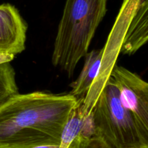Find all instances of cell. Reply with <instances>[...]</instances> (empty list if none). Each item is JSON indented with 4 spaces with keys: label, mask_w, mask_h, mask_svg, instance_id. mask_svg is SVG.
Wrapping results in <instances>:
<instances>
[{
    "label": "cell",
    "mask_w": 148,
    "mask_h": 148,
    "mask_svg": "<svg viewBox=\"0 0 148 148\" xmlns=\"http://www.w3.org/2000/svg\"><path fill=\"white\" fill-rule=\"evenodd\" d=\"M78 99L43 91L17 94L0 107V148L59 145Z\"/></svg>",
    "instance_id": "obj_1"
},
{
    "label": "cell",
    "mask_w": 148,
    "mask_h": 148,
    "mask_svg": "<svg viewBox=\"0 0 148 148\" xmlns=\"http://www.w3.org/2000/svg\"><path fill=\"white\" fill-rule=\"evenodd\" d=\"M108 0H66L58 26L52 63L71 76L88 52L97 28L107 11Z\"/></svg>",
    "instance_id": "obj_2"
},
{
    "label": "cell",
    "mask_w": 148,
    "mask_h": 148,
    "mask_svg": "<svg viewBox=\"0 0 148 148\" xmlns=\"http://www.w3.org/2000/svg\"><path fill=\"white\" fill-rule=\"evenodd\" d=\"M95 135L112 148H148V135L121 102L111 77L107 78L90 110Z\"/></svg>",
    "instance_id": "obj_3"
},
{
    "label": "cell",
    "mask_w": 148,
    "mask_h": 148,
    "mask_svg": "<svg viewBox=\"0 0 148 148\" xmlns=\"http://www.w3.org/2000/svg\"><path fill=\"white\" fill-rule=\"evenodd\" d=\"M109 76L119 93L121 102L134 115L139 127L148 135V84L140 75L114 65Z\"/></svg>",
    "instance_id": "obj_4"
},
{
    "label": "cell",
    "mask_w": 148,
    "mask_h": 148,
    "mask_svg": "<svg viewBox=\"0 0 148 148\" xmlns=\"http://www.w3.org/2000/svg\"><path fill=\"white\" fill-rule=\"evenodd\" d=\"M27 25L14 6L0 4V60L11 61L25 48Z\"/></svg>",
    "instance_id": "obj_5"
},
{
    "label": "cell",
    "mask_w": 148,
    "mask_h": 148,
    "mask_svg": "<svg viewBox=\"0 0 148 148\" xmlns=\"http://www.w3.org/2000/svg\"><path fill=\"white\" fill-rule=\"evenodd\" d=\"M148 39V0H137L127 23L120 52L132 55Z\"/></svg>",
    "instance_id": "obj_6"
},
{
    "label": "cell",
    "mask_w": 148,
    "mask_h": 148,
    "mask_svg": "<svg viewBox=\"0 0 148 148\" xmlns=\"http://www.w3.org/2000/svg\"><path fill=\"white\" fill-rule=\"evenodd\" d=\"M104 49H94L85 55V62L80 74L71 84L72 90L69 94L76 98H83L90 89L99 73Z\"/></svg>",
    "instance_id": "obj_7"
},
{
    "label": "cell",
    "mask_w": 148,
    "mask_h": 148,
    "mask_svg": "<svg viewBox=\"0 0 148 148\" xmlns=\"http://www.w3.org/2000/svg\"><path fill=\"white\" fill-rule=\"evenodd\" d=\"M19 94L15 73L9 61H0V107Z\"/></svg>",
    "instance_id": "obj_8"
},
{
    "label": "cell",
    "mask_w": 148,
    "mask_h": 148,
    "mask_svg": "<svg viewBox=\"0 0 148 148\" xmlns=\"http://www.w3.org/2000/svg\"><path fill=\"white\" fill-rule=\"evenodd\" d=\"M69 148H112L103 138L98 135L92 136H79L77 138Z\"/></svg>",
    "instance_id": "obj_9"
},
{
    "label": "cell",
    "mask_w": 148,
    "mask_h": 148,
    "mask_svg": "<svg viewBox=\"0 0 148 148\" xmlns=\"http://www.w3.org/2000/svg\"><path fill=\"white\" fill-rule=\"evenodd\" d=\"M30 148H59V145H40V146L33 147Z\"/></svg>",
    "instance_id": "obj_10"
}]
</instances>
